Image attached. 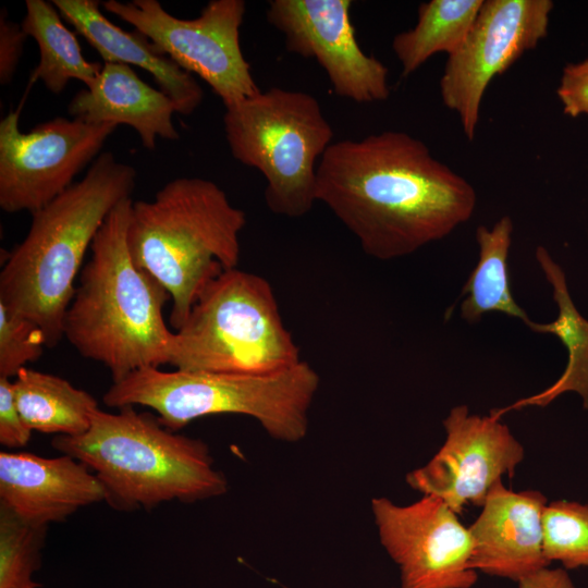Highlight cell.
Listing matches in <instances>:
<instances>
[{
  "mask_svg": "<svg viewBox=\"0 0 588 588\" xmlns=\"http://www.w3.org/2000/svg\"><path fill=\"white\" fill-rule=\"evenodd\" d=\"M27 37L21 24L9 20L5 10L2 11L0 14V83L2 85L12 81Z\"/></svg>",
  "mask_w": 588,
  "mask_h": 588,
  "instance_id": "cell-29",
  "label": "cell"
},
{
  "mask_svg": "<svg viewBox=\"0 0 588 588\" xmlns=\"http://www.w3.org/2000/svg\"><path fill=\"white\" fill-rule=\"evenodd\" d=\"M317 201L366 255L392 260L444 238L469 220L477 194L424 142L384 131L328 147L317 166Z\"/></svg>",
  "mask_w": 588,
  "mask_h": 588,
  "instance_id": "cell-1",
  "label": "cell"
},
{
  "mask_svg": "<svg viewBox=\"0 0 588 588\" xmlns=\"http://www.w3.org/2000/svg\"><path fill=\"white\" fill-rule=\"evenodd\" d=\"M543 554L566 569L588 566V504L559 500L542 513Z\"/></svg>",
  "mask_w": 588,
  "mask_h": 588,
  "instance_id": "cell-24",
  "label": "cell"
},
{
  "mask_svg": "<svg viewBox=\"0 0 588 588\" xmlns=\"http://www.w3.org/2000/svg\"><path fill=\"white\" fill-rule=\"evenodd\" d=\"M223 127L231 155L266 180L265 200L274 215L301 218L317 201V166L333 131L310 94L279 87L225 107Z\"/></svg>",
  "mask_w": 588,
  "mask_h": 588,
  "instance_id": "cell-8",
  "label": "cell"
},
{
  "mask_svg": "<svg viewBox=\"0 0 588 588\" xmlns=\"http://www.w3.org/2000/svg\"><path fill=\"white\" fill-rule=\"evenodd\" d=\"M535 256L547 281L552 285L559 315L552 322L538 323L531 320L527 327L538 333L556 335L567 350L568 360L563 373L549 388L517 400L510 406L492 409L490 413L498 418L509 411L526 406L544 407L565 392L578 393L584 407L588 408V320L574 305L561 266L543 246L536 248Z\"/></svg>",
  "mask_w": 588,
  "mask_h": 588,
  "instance_id": "cell-19",
  "label": "cell"
},
{
  "mask_svg": "<svg viewBox=\"0 0 588 588\" xmlns=\"http://www.w3.org/2000/svg\"><path fill=\"white\" fill-rule=\"evenodd\" d=\"M19 121L20 110L0 121V208L8 213H34L66 191L118 127L57 117L22 132Z\"/></svg>",
  "mask_w": 588,
  "mask_h": 588,
  "instance_id": "cell-10",
  "label": "cell"
},
{
  "mask_svg": "<svg viewBox=\"0 0 588 588\" xmlns=\"http://www.w3.org/2000/svg\"><path fill=\"white\" fill-rule=\"evenodd\" d=\"M51 444L91 469L117 509L194 502L222 495L228 488L204 441L177 434L134 406L118 413L98 408L86 432L56 436Z\"/></svg>",
  "mask_w": 588,
  "mask_h": 588,
  "instance_id": "cell-5",
  "label": "cell"
},
{
  "mask_svg": "<svg viewBox=\"0 0 588 588\" xmlns=\"http://www.w3.org/2000/svg\"><path fill=\"white\" fill-rule=\"evenodd\" d=\"M351 0H271L268 22L284 36L289 51L315 59L334 93L360 103L390 95L387 66L366 54L351 22Z\"/></svg>",
  "mask_w": 588,
  "mask_h": 588,
  "instance_id": "cell-14",
  "label": "cell"
},
{
  "mask_svg": "<svg viewBox=\"0 0 588 588\" xmlns=\"http://www.w3.org/2000/svg\"><path fill=\"white\" fill-rule=\"evenodd\" d=\"M319 384L318 372L305 360L264 375L145 367L112 382L102 401L115 408H151L172 431L200 417L246 415L272 438L296 442L307 432L308 411Z\"/></svg>",
  "mask_w": 588,
  "mask_h": 588,
  "instance_id": "cell-6",
  "label": "cell"
},
{
  "mask_svg": "<svg viewBox=\"0 0 588 588\" xmlns=\"http://www.w3.org/2000/svg\"><path fill=\"white\" fill-rule=\"evenodd\" d=\"M483 0H430L418 8L416 25L399 33L392 50L408 76L439 52L454 53L465 41Z\"/></svg>",
  "mask_w": 588,
  "mask_h": 588,
  "instance_id": "cell-23",
  "label": "cell"
},
{
  "mask_svg": "<svg viewBox=\"0 0 588 588\" xmlns=\"http://www.w3.org/2000/svg\"><path fill=\"white\" fill-rule=\"evenodd\" d=\"M245 212L204 177H175L152 200L132 203L126 242L134 262L171 297L179 330L207 283L238 267Z\"/></svg>",
  "mask_w": 588,
  "mask_h": 588,
  "instance_id": "cell-4",
  "label": "cell"
},
{
  "mask_svg": "<svg viewBox=\"0 0 588 588\" xmlns=\"http://www.w3.org/2000/svg\"><path fill=\"white\" fill-rule=\"evenodd\" d=\"M47 528L34 527L0 506V588H39L34 573Z\"/></svg>",
  "mask_w": 588,
  "mask_h": 588,
  "instance_id": "cell-25",
  "label": "cell"
},
{
  "mask_svg": "<svg viewBox=\"0 0 588 588\" xmlns=\"http://www.w3.org/2000/svg\"><path fill=\"white\" fill-rule=\"evenodd\" d=\"M371 510L381 544L400 569V588H471L468 528L442 500L422 495L408 505L375 498Z\"/></svg>",
  "mask_w": 588,
  "mask_h": 588,
  "instance_id": "cell-12",
  "label": "cell"
},
{
  "mask_svg": "<svg viewBox=\"0 0 588 588\" xmlns=\"http://www.w3.org/2000/svg\"><path fill=\"white\" fill-rule=\"evenodd\" d=\"M551 0H483L463 45L448 57L440 95L474 139L490 82L548 35Z\"/></svg>",
  "mask_w": 588,
  "mask_h": 588,
  "instance_id": "cell-11",
  "label": "cell"
},
{
  "mask_svg": "<svg viewBox=\"0 0 588 588\" xmlns=\"http://www.w3.org/2000/svg\"><path fill=\"white\" fill-rule=\"evenodd\" d=\"M45 346L46 336L39 327L0 304V377L13 379L41 356Z\"/></svg>",
  "mask_w": 588,
  "mask_h": 588,
  "instance_id": "cell-26",
  "label": "cell"
},
{
  "mask_svg": "<svg viewBox=\"0 0 588 588\" xmlns=\"http://www.w3.org/2000/svg\"><path fill=\"white\" fill-rule=\"evenodd\" d=\"M68 113L94 124H126L149 150L156 148L158 137L180 138L172 120L176 113L172 100L122 63H103L96 81L74 95Z\"/></svg>",
  "mask_w": 588,
  "mask_h": 588,
  "instance_id": "cell-18",
  "label": "cell"
},
{
  "mask_svg": "<svg viewBox=\"0 0 588 588\" xmlns=\"http://www.w3.org/2000/svg\"><path fill=\"white\" fill-rule=\"evenodd\" d=\"M25 5L21 26L39 49V62L30 74V82L40 81L56 95L61 94L71 79L90 86L102 65L85 59L76 36L64 25L52 1L26 0Z\"/></svg>",
  "mask_w": 588,
  "mask_h": 588,
  "instance_id": "cell-22",
  "label": "cell"
},
{
  "mask_svg": "<svg viewBox=\"0 0 588 588\" xmlns=\"http://www.w3.org/2000/svg\"><path fill=\"white\" fill-rule=\"evenodd\" d=\"M32 433L16 406L12 379L0 377V443L9 449L23 448Z\"/></svg>",
  "mask_w": 588,
  "mask_h": 588,
  "instance_id": "cell-27",
  "label": "cell"
},
{
  "mask_svg": "<svg viewBox=\"0 0 588 588\" xmlns=\"http://www.w3.org/2000/svg\"><path fill=\"white\" fill-rule=\"evenodd\" d=\"M302 360L270 282L238 267L203 289L173 332L169 365L186 371L264 375Z\"/></svg>",
  "mask_w": 588,
  "mask_h": 588,
  "instance_id": "cell-7",
  "label": "cell"
},
{
  "mask_svg": "<svg viewBox=\"0 0 588 588\" xmlns=\"http://www.w3.org/2000/svg\"><path fill=\"white\" fill-rule=\"evenodd\" d=\"M513 229L510 216L501 217L490 229L485 225L476 229L478 261L461 292L466 295L461 304V317L468 323H477L488 313L517 318L526 326L531 321L510 287L507 257Z\"/></svg>",
  "mask_w": 588,
  "mask_h": 588,
  "instance_id": "cell-21",
  "label": "cell"
},
{
  "mask_svg": "<svg viewBox=\"0 0 588 588\" xmlns=\"http://www.w3.org/2000/svg\"><path fill=\"white\" fill-rule=\"evenodd\" d=\"M136 169L101 152L82 180L39 210L0 272V304L41 329L47 346L63 338L85 254L113 208L132 198Z\"/></svg>",
  "mask_w": 588,
  "mask_h": 588,
  "instance_id": "cell-2",
  "label": "cell"
},
{
  "mask_svg": "<svg viewBox=\"0 0 588 588\" xmlns=\"http://www.w3.org/2000/svg\"><path fill=\"white\" fill-rule=\"evenodd\" d=\"M101 5L144 34L180 68L205 81L224 107L261 91L240 44L243 0H211L188 20L170 14L157 0H108Z\"/></svg>",
  "mask_w": 588,
  "mask_h": 588,
  "instance_id": "cell-9",
  "label": "cell"
},
{
  "mask_svg": "<svg viewBox=\"0 0 588 588\" xmlns=\"http://www.w3.org/2000/svg\"><path fill=\"white\" fill-rule=\"evenodd\" d=\"M556 95L565 114L588 115V59L564 66Z\"/></svg>",
  "mask_w": 588,
  "mask_h": 588,
  "instance_id": "cell-28",
  "label": "cell"
},
{
  "mask_svg": "<svg viewBox=\"0 0 588 588\" xmlns=\"http://www.w3.org/2000/svg\"><path fill=\"white\" fill-rule=\"evenodd\" d=\"M101 501L107 492L99 478L70 455L0 453V506L30 526L47 528Z\"/></svg>",
  "mask_w": 588,
  "mask_h": 588,
  "instance_id": "cell-15",
  "label": "cell"
},
{
  "mask_svg": "<svg viewBox=\"0 0 588 588\" xmlns=\"http://www.w3.org/2000/svg\"><path fill=\"white\" fill-rule=\"evenodd\" d=\"M518 588H576L564 568L546 567L518 583Z\"/></svg>",
  "mask_w": 588,
  "mask_h": 588,
  "instance_id": "cell-30",
  "label": "cell"
},
{
  "mask_svg": "<svg viewBox=\"0 0 588 588\" xmlns=\"http://www.w3.org/2000/svg\"><path fill=\"white\" fill-rule=\"evenodd\" d=\"M443 427L446 438L440 450L406 481L422 495L439 498L456 514L467 504L481 507L503 476H514L524 446L500 418L470 414L466 405L452 407Z\"/></svg>",
  "mask_w": 588,
  "mask_h": 588,
  "instance_id": "cell-13",
  "label": "cell"
},
{
  "mask_svg": "<svg viewBox=\"0 0 588 588\" xmlns=\"http://www.w3.org/2000/svg\"><path fill=\"white\" fill-rule=\"evenodd\" d=\"M547 504L540 491L515 492L505 488L502 480L497 482L468 528L471 567L516 583L549 567L542 544V513Z\"/></svg>",
  "mask_w": 588,
  "mask_h": 588,
  "instance_id": "cell-16",
  "label": "cell"
},
{
  "mask_svg": "<svg viewBox=\"0 0 588 588\" xmlns=\"http://www.w3.org/2000/svg\"><path fill=\"white\" fill-rule=\"evenodd\" d=\"M132 203L117 205L95 236L63 318V338L81 356L108 368L113 382L169 364L174 332L163 317L169 293L128 250Z\"/></svg>",
  "mask_w": 588,
  "mask_h": 588,
  "instance_id": "cell-3",
  "label": "cell"
},
{
  "mask_svg": "<svg viewBox=\"0 0 588 588\" xmlns=\"http://www.w3.org/2000/svg\"><path fill=\"white\" fill-rule=\"evenodd\" d=\"M52 3L105 63L135 65L147 71L172 100L176 113L188 115L200 106L204 91L194 75L158 50L140 32H127L109 21L100 11V1L52 0Z\"/></svg>",
  "mask_w": 588,
  "mask_h": 588,
  "instance_id": "cell-17",
  "label": "cell"
},
{
  "mask_svg": "<svg viewBox=\"0 0 588 588\" xmlns=\"http://www.w3.org/2000/svg\"><path fill=\"white\" fill-rule=\"evenodd\" d=\"M12 381L16 406L33 431L66 437L82 434L99 408L88 392L51 373L24 367Z\"/></svg>",
  "mask_w": 588,
  "mask_h": 588,
  "instance_id": "cell-20",
  "label": "cell"
}]
</instances>
